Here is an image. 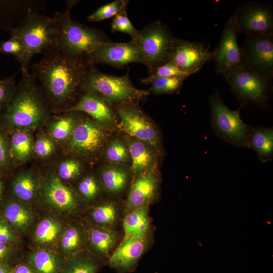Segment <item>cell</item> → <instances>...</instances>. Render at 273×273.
Segmentation results:
<instances>
[{"instance_id":"44","label":"cell","mask_w":273,"mask_h":273,"mask_svg":"<svg viewBox=\"0 0 273 273\" xmlns=\"http://www.w3.org/2000/svg\"><path fill=\"white\" fill-rule=\"evenodd\" d=\"M16 88L17 84L13 76L0 79V113L11 101Z\"/></svg>"},{"instance_id":"29","label":"cell","mask_w":273,"mask_h":273,"mask_svg":"<svg viewBox=\"0 0 273 273\" xmlns=\"http://www.w3.org/2000/svg\"><path fill=\"white\" fill-rule=\"evenodd\" d=\"M104 260L84 250L64 260L60 273H97Z\"/></svg>"},{"instance_id":"27","label":"cell","mask_w":273,"mask_h":273,"mask_svg":"<svg viewBox=\"0 0 273 273\" xmlns=\"http://www.w3.org/2000/svg\"><path fill=\"white\" fill-rule=\"evenodd\" d=\"M123 226L124 236L121 241L149 236L151 222L148 207L129 211L123 220Z\"/></svg>"},{"instance_id":"49","label":"cell","mask_w":273,"mask_h":273,"mask_svg":"<svg viewBox=\"0 0 273 273\" xmlns=\"http://www.w3.org/2000/svg\"><path fill=\"white\" fill-rule=\"evenodd\" d=\"M6 190V183L4 177L0 178V207H1L5 198V192Z\"/></svg>"},{"instance_id":"17","label":"cell","mask_w":273,"mask_h":273,"mask_svg":"<svg viewBox=\"0 0 273 273\" xmlns=\"http://www.w3.org/2000/svg\"><path fill=\"white\" fill-rule=\"evenodd\" d=\"M150 243L149 236L131 238L121 241L107 260L108 265L118 273L132 271Z\"/></svg>"},{"instance_id":"39","label":"cell","mask_w":273,"mask_h":273,"mask_svg":"<svg viewBox=\"0 0 273 273\" xmlns=\"http://www.w3.org/2000/svg\"><path fill=\"white\" fill-rule=\"evenodd\" d=\"M14 168L10 157L8 133L0 128V172L5 177Z\"/></svg>"},{"instance_id":"38","label":"cell","mask_w":273,"mask_h":273,"mask_svg":"<svg viewBox=\"0 0 273 273\" xmlns=\"http://www.w3.org/2000/svg\"><path fill=\"white\" fill-rule=\"evenodd\" d=\"M187 77L173 76L156 79L151 83L148 90L154 94L178 93Z\"/></svg>"},{"instance_id":"8","label":"cell","mask_w":273,"mask_h":273,"mask_svg":"<svg viewBox=\"0 0 273 273\" xmlns=\"http://www.w3.org/2000/svg\"><path fill=\"white\" fill-rule=\"evenodd\" d=\"M211 123L214 132L228 143L239 148H250L249 127L240 117L242 105L236 110L230 109L217 90L210 97Z\"/></svg>"},{"instance_id":"12","label":"cell","mask_w":273,"mask_h":273,"mask_svg":"<svg viewBox=\"0 0 273 273\" xmlns=\"http://www.w3.org/2000/svg\"><path fill=\"white\" fill-rule=\"evenodd\" d=\"M128 103L117 106L116 110L123 130L137 140L161 149L159 133L135 104Z\"/></svg>"},{"instance_id":"3","label":"cell","mask_w":273,"mask_h":273,"mask_svg":"<svg viewBox=\"0 0 273 273\" xmlns=\"http://www.w3.org/2000/svg\"><path fill=\"white\" fill-rule=\"evenodd\" d=\"M76 2L67 1L66 10L57 11L53 16L58 30L57 49L69 58H88L99 46L111 41L103 31L71 19L70 11Z\"/></svg>"},{"instance_id":"46","label":"cell","mask_w":273,"mask_h":273,"mask_svg":"<svg viewBox=\"0 0 273 273\" xmlns=\"http://www.w3.org/2000/svg\"><path fill=\"white\" fill-rule=\"evenodd\" d=\"M18 254L16 246L0 242V261L13 262Z\"/></svg>"},{"instance_id":"48","label":"cell","mask_w":273,"mask_h":273,"mask_svg":"<svg viewBox=\"0 0 273 273\" xmlns=\"http://www.w3.org/2000/svg\"><path fill=\"white\" fill-rule=\"evenodd\" d=\"M14 267L12 262L0 261V273H13Z\"/></svg>"},{"instance_id":"30","label":"cell","mask_w":273,"mask_h":273,"mask_svg":"<svg viewBox=\"0 0 273 273\" xmlns=\"http://www.w3.org/2000/svg\"><path fill=\"white\" fill-rule=\"evenodd\" d=\"M121 209L110 201L99 203L90 208L88 217L92 224L108 229L115 230L121 215Z\"/></svg>"},{"instance_id":"9","label":"cell","mask_w":273,"mask_h":273,"mask_svg":"<svg viewBox=\"0 0 273 273\" xmlns=\"http://www.w3.org/2000/svg\"><path fill=\"white\" fill-rule=\"evenodd\" d=\"M105 139L101 125L89 118H80L72 135L61 148L66 155L89 158L99 152Z\"/></svg>"},{"instance_id":"31","label":"cell","mask_w":273,"mask_h":273,"mask_svg":"<svg viewBox=\"0 0 273 273\" xmlns=\"http://www.w3.org/2000/svg\"><path fill=\"white\" fill-rule=\"evenodd\" d=\"M26 260L36 273H60L64 261L57 252L47 248L30 252Z\"/></svg>"},{"instance_id":"25","label":"cell","mask_w":273,"mask_h":273,"mask_svg":"<svg viewBox=\"0 0 273 273\" xmlns=\"http://www.w3.org/2000/svg\"><path fill=\"white\" fill-rule=\"evenodd\" d=\"M79 113L67 112L53 115L44 126L46 132L61 146L72 135Z\"/></svg>"},{"instance_id":"24","label":"cell","mask_w":273,"mask_h":273,"mask_svg":"<svg viewBox=\"0 0 273 273\" xmlns=\"http://www.w3.org/2000/svg\"><path fill=\"white\" fill-rule=\"evenodd\" d=\"M9 136L10 153L14 167L21 166L32 157L34 138L33 133L22 130L7 131Z\"/></svg>"},{"instance_id":"34","label":"cell","mask_w":273,"mask_h":273,"mask_svg":"<svg viewBox=\"0 0 273 273\" xmlns=\"http://www.w3.org/2000/svg\"><path fill=\"white\" fill-rule=\"evenodd\" d=\"M39 132L34 139L32 157L41 161H47L55 156L61 146L46 131L40 130Z\"/></svg>"},{"instance_id":"2","label":"cell","mask_w":273,"mask_h":273,"mask_svg":"<svg viewBox=\"0 0 273 273\" xmlns=\"http://www.w3.org/2000/svg\"><path fill=\"white\" fill-rule=\"evenodd\" d=\"M21 71L13 98L0 113V128L33 133L45 126L53 113L35 78L29 70Z\"/></svg>"},{"instance_id":"26","label":"cell","mask_w":273,"mask_h":273,"mask_svg":"<svg viewBox=\"0 0 273 273\" xmlns=\"http://www.w3.org/2000/svg\"><path fill=\"white\" fill-rule=\"evenodd\" d=\"M249 148L255 151L262 163L273 158V128L256 126L249 127Z\"/></svg>"},{"instance_id":"40","label":"cell","mask_w":273,"mask_h":273,"mask_svg":"<svg viewBox=\"0 0 273 273\" xmlns=\"http://www.w3.org/2000/svg\"><path fill=\"white\" fill-rule=\"evenodd\" d=\"M173 76H188L170 62L156 68L151 74L142 78L141 82L145 84H151L154 80Z\"/></svg>"},{"instance_id":"4","label":"cell","mask_w":273,"mask_h":273,"mask_svg":"<svg viewBox=\"0 0 273 273\" xmlns=\"http://www.w3.org/2000/svg\"><path fill=\"white\" fill-rule=\"evenodd\" d=\"M58 30L54 17L30 11L13 29L11 35L23 42L25 55L21 70H29L33 57L58 47Z\"/></svg>"},{"instance_id":"35","label":"cell","mask_w":273,"mask_h":273,"mask_svg":"<svg viewBox=\"0 0 273 273\" xmlns=\"http://www.w3.org/2000/svg\"><path fill=\"white\" fill-rule=\"evenodd\" d=\"M57 164L55 171L58 177L63 182L70 181L78 177L82 173L83 166L76 157L68 155Z\"/></svg>"},{"instance_id":"23","label":"cell","mask_w":273,"mask_h":273,"mask_svg":"<svg viewBox=\"0 0 273 273\" xmlns=\"http://www.w3.org/2000/svg\"><path fill=\"white\" fill-rule=\"evenodd\" d=\"M58 242L60 252L67 259L85 250L87 246L86 229L77 222H72L64 226Z\"/></svg>"},{"instance_id":"36","label":"cell","mask_w":273,"mask_h":273,"mask_svg":"<svg viewBox=\"0 0 273 273\" xmlns=\"http://www.w3.org/2000/svg\"><path fill=\"white\" fill-rule=\"evenodd\" d=\"M128 0H115L99 7L95 12L89 15L87 19L90 22H99L114 17L121 11L126 10Z\"/></svg>"},{"instance_id":"47","label":"cell","mask_w":273,"mask_h":273,"mask_svg":"<svg viewBox=\"0 0 273 273\" xmlns=\"http://www.w3.org/2000/svg\"><path fill=\"white\" fill-rule=\"evenodd\" d=\"M13 273H36L32 266L27 261L15 265Z\"/></svg>"},{"instance_id":"7","label":"cell","mask_w":273,"mask_h":273,"mask_svg":"<svg viewBox=\"0 0 273 273\" xmlns=\"http://www.w3.org/2000/svg\"><path fill=\"white\" fill-rule=\"evenodd\" d=\"M223 75L241 105L253 104L267 108L271 97L272 77L240 65L231 68Z\"/></svg>"},{"instance_id":"10","label":"cell","mask_w":273,"mask_h":273,"mask_svg":"<svg viewBox=\"0 0 273 273\" xmlns=\"http://www.w3.org/2000/svg\"><path fill=\"white\" fill-rule=\"evenodd\" d=\"M233 15L238 33L247 36L273 34V11L269 5L242 3Z\"/></svg>"},{"instance_id":"11","label":"cell","mask_w":273,"mask_h":273,"mask_svg":"<svg viewBox=\"0 0 273 273\" xmlns=\"http://www.w3.org/2000/svg\"><path fill=\"white\" fill-rule=\"evenodd\" d=\"M240 49V66L272 77L273 34L247 36Z\"/></svg>"},{"instance_id":"1","label":"cell","mask_w":273,"mask_h":273,"mask_svg":"<svg viewBox=\"0 0 273 273\" xmlns=\"http://www.w3.org/2000/svg\"><path fill=\"white\" fill-rule=\"evenodd\" d=\"M93 65L88 58H69L56 48L43 53L41 59L31 65L30 73L39 81L53 113H62L76 103Z\"/></svg>"},{"instance_id":"33","label":"cell","mask_w":273,"mask_h":273,"mask_svg":"<svg viewBox=\"0 0 273 273\" xmlns=\"http://www.w3.org/2000/svg\"><path fill=\"white\" fill-rule=\"evenodd\" d=\"M101 183L108 193L117 195L126 188L128 180L127 172L123 168L115 166L104 168L101 173Z\"/></svg>"},{"instance_id":"13","label":"cell","mask_w":273,"mask_h":273,"mask_svg":"<svg viewBox=\"0 0 273 273\" xmlns=\"http://www.w3.org/2000/svg\"><path fill=\"white\" fill-rule=\"evenodd\" d=\"M213 57V51L203 43L175 37L169 62L189 77L212 60Z\"/></svg>"},{"instance_id":"16","label":"cell","mask_w":273,"mask_h":273,"mask_svg":"<svg viewBox=\"0 0 273 273\" xmlns=\"http://www.w3.org/2000/svg\"><path fill=\"white\" fill-rule=\"evenodd\" d=\"M238 33L235 18L232 15L224 25L217 47L213 51L216 73L223 75L231 68L240 65L241 52L237 40Z\"/></svg>"},{"instance_id":"14","label":"cell","mask_w":273,"mask_h":273,"mask_svg":"<svg viewBox=\"0 0 273 273\" xmlns=\"http://www.w3.org/2000/svg\"><path fill=\"white\" fill-rule=\"evenodd\" d=\"M39 198L49 207L59 213L71 212L78 205L73 191L52 170L43 176L41 175Z\"/></svg>"},{"instance_id":"15","label":"cell","mask_w":273,"mask_h":273,"mask_svg":"<svg viewBox=\"0 0 273 273\" xmlns=\"http://www.w3.org/2000/svg\"><path fill=\"white\" fill-rule=\"evenodd\" d=\"M88 59L95 65L107 64L118 68L131 63L144 64L141 54L132 40L127 42L103 43L90 54Z\"/></svg>"},{"instance_id":"45","label":"cell","mask_w":273,"mask_h":273,"mask_svg":"<svg viewBox=\"0 0 273 273\" xmlns=\"http://www.w3.org/2000/svg\"><path fill=\"white\" fill-rule=\"evenodd\" d=\"M20 241L19 234L0 214V242L17 246Z\"/></svg>"},{"instance_id":"50","label":"cell","mask_w":273,"mask_h":273,"mask_svg":"<svg viewBox=\"0 0 273 273\" xmlns=\"http://www.w3.org/2000/svg\"><path fill=\"white\" fill-rule=\"evenodd\" d=\"M2 177H4V176L2 175V173L0 172V178H1Z\"/></svg>"},{"instance_id":"37","label":"cell","mask_w":273,"mask_h":273,"mask_svg":"<svg viewBox=\"0 0 273 273\" xmlns=\"http://www.w3.org/2000/svg\"><path fill=\"white\" fill-rule=\"evenodd\" d=\"M102 186L97 177L88 174L81 178L77 185L80 197L86 202L95 200L100 194Z\"/></svg>"},{"instance_id":"43","label":"cell","mask_w":273,"mask_h":273,"mask_svg":"<svg viewBox=\"0 0 273 273\" xmlns=\"http://www.w3.org/2000/svg\"><path fill=\"white\" fill-rule=\"evenodd\" d=\"M129 154L128 149L124 143L118 139L111 142L106 151L107 158L115 163L126 162Z\"/></svg>"},{"instance_id":"20","label":"cell","mask_w":273,"mask_h":273,"mask_svg":"<svg viewBox=\"0 0 273 273\" xmlns=\"http://www.w3.org/2000/svg\"><path fill=\"white\" fill-rule=\"evenodd\" d=\"M159 179L157 168L138 175L126 201V205L129 211L148 207L156 195Z\"/></svg>"},{"instance_id":"5","label":"cell","mask_w":273,"mask_h":273,"mask_svg":"<svg viewBox=\"0 0 273 273\" xmlns=\"http://www.w3.org/2000/svg\"><path fill=\"white\" fill-rule=\"evenodd\" d=\"M82 90L96 93L112 105L136 103L150 95L148 90L137 88L131 83L129 71L117 76L103 73L92 65L84 77Z\"/></svg>"},{"instance_id":"22","label":"cell","mask_w":273,"mask_h":273,"mask_svg":"<svg viewBox=\"0 0 273 273\" xmlns=\"http://www.w3.org/2000/svg\"><path fill=\"white\" fill-rule=\"evenodd\" d=\"M87 247L93 254L103 260H107L116 248L120 239V233L92 224L86 229Z\"/></svg>"},{"instance_id":"21","label":"cell","mask_w":273,"mask_h":273,"mask_svg":"<svg viewBox=\"0 0 273 273\" xmlns=\"http://www.w3.org/2000/svg\"><path fill=\"white\" fill-rule=\"evenodd\" d=\"M41 175L34 168L19 172L13 178L10 188V196L30 204L40 197Z\"/></svg>"},{"instance_id":"28","label":"cell","mask_w":273,"mask_h":273,"mask_svg":"<svg viewBox=\"0 0 273 273\" xmlns=\"http://www.w3.org/2000/svg\"><path fill=\"white\" fill-rule=\"evenodd\" d=\"M128 149L132 160L131 169L136 175L156 168V155L147 144L136 140L129 143Z\"/></svg>"},{"instance_id":"42","label":"cell","mask_w":273,"mask_h":273,"mask_svg":"<svg viewBox=\"0 0 273 273\" xmlns=\"http://www.w3.org/2000/svg\"><path fill=\"white\" fill-rule=\"evenodd\" d=\"M111 30L113 32L127 33L130 36L131 39L136 36L139 31L128 18L126 10L121 11L113 17L111 23Z\"/></svg>"},{"instance_id":"41","label":"cell","mask_w":273,"mask_h":273,"mask_svg":"<svg viewBox=\"0 0 273 273\" xmlns=\"http://www.w3.org/2000/svg\"><path fill=\"white\" fill-rule=\"evenodd\" d=\"M0 53L14 56L21 65L25 58V49L23 42L19 38L11 35L9 40L1 42Z\"/></svg>"},{"instance_id":"32","label":"cell","mask_w":273,"mask_h":273,"mask_svg":"<svg viewBox=\"0 0 273 273\" xmlns=\"http://www.w3.org/2000/svg\"><path fill=\"white\" fill-rule=\"evenodd\" d=\"M63 228L59 219L53 216H47L37 224L33 234V240L36 245L45 248L58 241Z\"/></svg>"},{"instance_id":"6","label":"cell","mask_w":273,"mask_h":273,"mask_svg":"<svg viewBox=\"0 0 273 273\" xmlns=\"http://www.w3.org/2000/svg\"><path fill=\"white\" fill-rule=\"evenodd\" d=\"M175 38L169 27L157 20L139 30L131 39L138 48L149 74L169 61Z\"/></svg>"},{"instance_id":"18","label":"cell","mask_w":273,"mask_h":273,"mask_svg":"<svg viewBox=\"0 0 273 273\" xmlns=\"http://www.w3.org/2000/svg\"><path fill=\"white\" fill-rule=\"evenodd\" d=\"M67 112L85 113L100 125H109L114 121L112 104L101 96L91 92H83L76 103L63 112Z\"/></svg>"},{"instance_id":"19","label":"cell","mask_w":273,"mask_h":273,"mask_svg":"<svg viewBox=\"0 0 273 273\" xmlns=\"http://www.w3.org/2000/svg\"><path fill=\"white\" fill-rule=\"evenodd\" d=\"M0 214L18 234H26L33 226L36 214L30 204L10 195L5 197Z\"/></svg>"}]
</instances>
